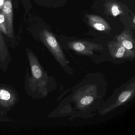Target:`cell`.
<instances>
[{
  "instance_id": "1",
  "label": "cell",
  "mask_w": 135,
  "mask_h": 135,
  "mask_svg": "<svg viewBox=\"0 0 135 135\" xmlns=\"http://www.w3.org/2000/svg\"><path fill=\"white\" fill-rule=\"evenodd\" d=\"M107 86L102 73H88L72 89L70 94L61 102L54 113L69 116V119L71 120L92 117L105 102Z\"/></svg>"
},
{
  "instance_id": "2",
  "label": "cell",
  "mask_w": 135,
  "mask_h": 135,
  "mask_svg": "<svg viewBox=\"0 0 135 135\" xmlns=\"http://www.w3.org/2000/svg\"><path fill=\"white\" fill-rule=\"evenodd\" d=\"M31 70V76L26 80L27 90L35 98H44L56 88L57 84L53 77L49 76L40 64L38 59L29 49L27 50Z\"/></svg>"
},
{
  "instance_id": "3",
  "label": "cell",
  "mask_w": 135,
  "mask_h": 135,
  "mask_svg": "<svg viewBox=\"0 0 135 135\" xmlns=\"http://www.w3.org/2000/svg\"><path fill=\"white\" fill-rule=\"evenodd\" d=\"M135 95V78L129 80L115 88L112 95L103 103L97 113L101 116L113 111L119 107L126 105L132 100Z\"/></svg>"
},
{
  "instance_id": "4",
  "label": "cell",
  "mask_w": 135,
  "mask_h": 135,
  "mask_svg": "<svg viewBox=\"0 0 135 135\" xmlns=\"http://www.w3.org/2000/svg\"><path fill=\"white\" fill-rule=\"evenodd\" d=\"M40 36L44 45L50 50L65 72L73 75L74 71L70 67L69 61L66 58L60 43L55 37L46 30H42L40 33Z\"/></svg>"
},
{
  "instance_id": "5",
  "label": "cell",
  "mask_w": 135,
  "mask_h": 135,
  "mask_svg": "<svg viewBox=\"0 0 135 135\" xmlns=\"http://www.w3.org/2000/svg\"><path fill=\"white\" fill-rule=\"evenodd\" d=\"M109 58L107 61L118 65L127 61H133L135 52L126 49L117 41H111L107 44Z\"/></svg>"
},
{
  "instance_id": "6",
  "label": "cell",
  "mask_w": 135,
  "mask_h": 135,
  "mask_svg": "<svg viewBox=\"0 0 135 135\" xmlns=\"http://www.w3.org/2000/svg\"><path fill=\"white\" fill-rule=\"evenodd\" d=\"M68 47L77 54L90 57L96 63L94 52L102 51L103 48L102 45L95 42L84 41H75L68 43Z\"/></svg>"
},
{
  "instance_id": "7",
  "label": "cell",
  "mask_w": 135,
  "mask_h": 135,
  "mask_svg": "<svg viewBox=\"0 0 135 135\" xmlns=\"http://www.w3.org/2000/svg\"><path fill=\"white\" fill-rule=\"evenodd\" d=\"M2 12L4 14L8 27V36L12 38L13 37V12L12 0H4L2 7Z\"/></svg>"
},
{
  "instance_id": "8",
  "label": "cell",
  "mask_w": 135,
  "mask_h": 135,
  "mask_svg": "<svg viewBox=\"0 0 135 135\" xmlns=\"http://www.w3.org/2000/svg\"><path fill=\"white\" fill-rule=\"evenodd\" d=\"M16 101V96L12 91L7 88L0 87L1 106L3 107L12 106Z\"/></svg>"
},
{
  "instance_id": "9",
  "label": "cell",
  "mask_w": 135,
  "mask_h": 135,
  "mask_svg": "<svg viewBox=\"0 0 135 135\" xmlns=\"http://www.w3.org/2000/svg\"><path fill=\"white\" fill-rule=\"evenodd\" d=\"M88 22L93 28L103 32H107L111 30L109 23L102 18L98 16L88 15L86 16Z\"/></svg>"
},
{
  "instance_id": "10",
  "label": "cell",
  "mask_w": 135,
  "mask_h": 135,
  "mask_svg": "<svg viewBox=\"0 0 135 135\" xmlns=\"http://www.w3.org/2000/svg\"><path fill=\"white\" fill-rule=\"evenodd\" d=\"M117 41L127 49L135 51V42L131 32L126 31L122 33L117 37Z\"/></svg>"
},
{
  "instance_id": "11",
  "label": "cell",
  "mask_w": 135,
  "mask_h": 135,
  "mask_svg": "<svg viewBox=\"0 0 135 135\" xmlns=\"http://www.w3.org/2000/svg\"><path fill=\"white\" fill-rule=\"evenodd\" d=\"M105 8L107 12L114 17L123 13L122 7L120 4L115 2H108L106 4Z\"/></svg>"
},
{
  "instance_id": "12",
  "label": "cell",
  "mask_w": 135,
  "mask_h": 135,
  "mask_svg": "<svg viewBox=\"0 0 135 135\" xmlns=\"http://www.w3.org/2000/svg\"><path fill=\"white\" fill-rule=\"evenodd\" d=\"M8 56V51L4 37L0 31V60L4 62Z\"/></svg>"
},
{
  "instance_id": "13",
  "label": "cell",
  "mask_w": 135,
  "mask_h": 135,
  "mask_svg": "<svg viewBox=\"0 0 135 135\" xmlns=\"http://www.w3.org/2000/svg\"><path fill=\"white\" fill-rule=\"evenodd\" d=\"M0 31L8 36V27L7 22L4 14L0 13Z\"/></svg>"
},
{
  "instance_id": "14",
  "label": "cell",
  "mask_w": 135,
  "mask_h": 135,
  "mask_svg": "<svg viewBox=\"0 0 135 135\" xmlns=\"http://www.w3.org/2000/svg\"><path fill=\"white\" fill-rule=\"evenodd\" d=\"M133 23H135V17H134V18H133Z\"/></svg>"
}]
</instances>
